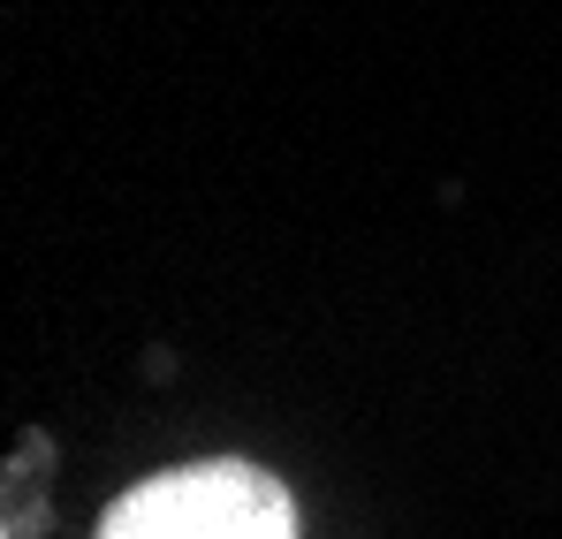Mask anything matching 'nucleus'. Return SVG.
Masks as SVG:
<instances>
[{
	"label": "nucleus",
	"mask_w": 562,
	"mask_h": 539,
	"mask_svg": "<svg viewBox=\"0 0 562 539\" xmlns=\"http://www.w3.org/2000/svg\"><path fill=\"white\" fill-rule=\"evenodd\" d=\"M99 539H296V509L259 463L213 456L122 494Z\"/></svg>",
	"instance_id": "f257e3e1"
}]
</instances>
